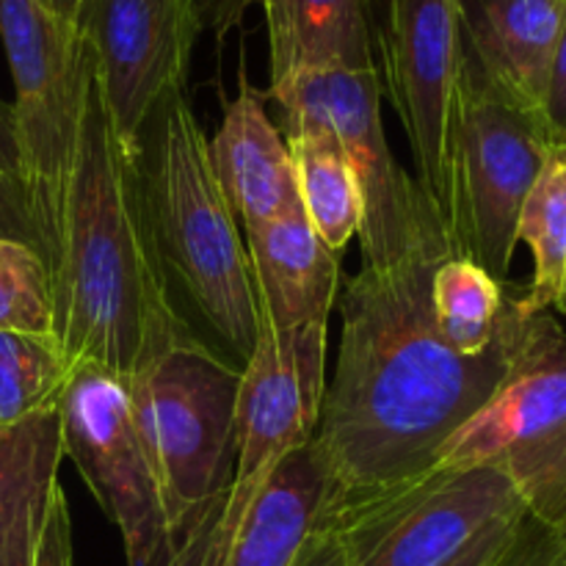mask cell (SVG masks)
<instances>
[{"mask_svg": "<svg viewBox=\"0 0 566 566\" xmlns=\"http://www.w3.org/2000/svg\"><path fill=\"white\" fill-rule=\"evenodd\" d=\"M440 263L359 265L343 287L340 348L313 437L335 495L329 525L346 509L434 468L448 437L490 401L512 368L525 321L517 298L486 352H457L431 318L429 287Z\"/></svg>", "mask_w": 566, "mask_h": 566, "instance_id": "6da1fadb", "label": "cell"}, {"mask_svg": "<svg viewBox=\"0 0 566 566\" xmlns=\"http://www.w3.org/2000/svg\"><path fill=\"white\" fill-rule=\"evenodd\" d=\"M136 158L111 130L92 83L53 265V335L70 368L99 365L125 385L197 337L171 304Z\"/></svg>", "mask_w": 566, "mask_h": 566, "instance_id": "7a4b0ae2", "label": "cell"}, {"mask_svg": "<svg viewBox=\"0 0 566 566\" xmlns=\"http://www.w3.org/2000/svg\"><path fill=\"white\" fill-rule=\"evenodd\" d=\"M149 235L166 276L243 365L260 337V302L247 241L208 158V136L186 92L155 108L138 144Z\"/></svg>", "mask_w": 566, "mask_h": 566, "instance_id": "3957f363", "label": "cell"}, {"mask_svg": "<svg viewBox=\"0 0 566 566\" xmlns=\"http://www.w3.org/2000/svg\"><path fill=\"white\" fill-rule=\"evenodd\" d=\"M263 97L274 99L285 130L324 127L352 160L365 205L357 235L365 269L387 271L409 260L440 263L451 258V241L434 205L387 144L376 66L298 70L271 83Z\"/></svg>", "mask_w": 566, "mask_h": 566, "instance_id": "277c9868", "label": "cell"}, {"mask_svg": "<svg viewBox=\"0 0 566 566\" xmlns=\"http://www.w3.org/2000/svg\"><path fill=\"white\" fill-rule=\"evenodd\" d=\"M241 365L197 337L127 381L169 536H180L235 479V407Z\"/></svg>", "mask_w": 566, "mask_h": 566, "instance_id": "5b68a950", "label": "cell"}, {"mask_svg": "<svg viewBox=\"0 0 566 566\" xmlns=\"http://www.w3.org/2000/svg\"><path fill=\"white\" fill-rule=\"evenodd\" d=\"M0 39L14 81L9 108L17 171L48 238L53 274L94 55L81 28L61 20L42 0H0Z\"/></svg>", "mask_w": 566, "mask_h": 566, "instance_id": "8992f818", "label": "cell"}, {"mask_svg": "<svg viewBox=\"0 0 566 566\" xmlns=\"http://www.w3.org/2000/svg\"><path fill=\"white\" fill-rule=\"evenodd\" d=\"M440 468L501 470L534 517L566 525V329L525 315L512 368L437 453Z\"/></svg>", "mask_w": 566, "mask_h": 566, "instance_id": "52a82bcc", "label": "cell"}, {"mask_svg": "<svg viewBox=\"0 0 566 566\" xmlns=\"http://www.w3.org/2000/svg\"><path fill=\"white\" fill-rule=\"evenodd\" d=\"M551 138L542 119L503 97L464 55L451 130V216L457 258L506 282L523 205L545 166Z\"/></svg>", "mask_w": 566, "mask_h": 566, "instance_id": "ba28073f", "label": "cell"}, {"mask_svg": "<svg viewBox=\"0 0 566 566\" xmlns=\"http://www.w3.org/2000/svg\"><path fill=\"white\" fill-rule=\"evenodd\" d=\"M528 512L517 486L492 468H440L332 520L346 566H446L481 531Z\"/></svg>", "mask_w": 566, "mask_h": 566, "instance_id": "9c48e42d", "label": "cell"}, {"mask_svg": "<svg viewBox=\"0 0 566 566\" xmlns=\"http://www.w3.org/2000/svg\"><path fill=\"white\" fill-rule=\"evenodd\" d=\"M387 92L418 166V186L448 232L451 130L462 72L459 0H385L374 25Z\"/></svg>", "mask_w": 566, "mask_h": 566, "instance_id": "30bf717a", "label": "cell"}, {"mask_svg": "<svg viewBox=\"0 0 566 566\" xmlns=\"http://www.w3.org/2000/svg\"><path fill=\"white\" fill-rule=\"evenodd\" d=\"M59 415L64 457L119 528L127 566H147L169 528L127 385L99 365H75Z\"/></svg>", "mask_w": 566, "mask_h": 566, "instance_id": "8fae6325", "label": "cell"}, {"mask_svg": "<svg viewBox=\"0 0 566 566\" xmlns=\"http://www.w3.org/2000/svg\"><path fill=\"white\" fill-rule=\"evenodd\" d=\"M77 28L92 48L94 86L111 130L138 155L155 108L186 92L205 28L202 0H83Z\"/></svg>", "mask_w": 566, "mask_h": 566, "instance_id": "7c38bea8", "label": "cell"}, {"mask_svg": "<svg viewBox=\"0 0 566 566\" xmlns=\"http://www.w3.org/2000/svg\"><path fill=\"white\" fill-rule=\"evenodd\" d=\"M326 346L329 324H260L238 385L232 495L252 501L282 459L313 442L326 396Z\"/></svg>", "mask_w": 566, "mask_h": 566, "instance_id": "4fadbf2b", "label": "cell"}, {"mask_svg": "<svg viewBox=\"0 0 566 566\" xmlns=\"http://www.w3.org/2000/svg\"><path fill=\"white\" fill-rule=\"evenodd\" d=\"M249 3L263 6L271 83L298 70L376 66L368 0H202L205 25L224 36Z\"/></svg>", "mask_w": 566, "mask_h": 566, "instance_id": "5bb4252c", "label": "cell"}, {"mask_svg": "<svg viewBox=\"0 0 566 566\" xmlns=\"http://www.w3.org/2000/svg\"><path fill=\"white\" fill-rule=\"evenodd\" d=\"M462 48L512 103L542 119L566 0H459Z\"/></svg>", "mask_w": 566, "mask_h": 566, "instance_id": "9a60e30c", "label": "cell"}, {"mask_svg": "<svg viewBox=\"0 0 566 566\" xmlns=\"http://www.w3.org/2000/svg\"><path fill=\"white\" fill-rule=\"evenodd\" d=\"M243 241L252 263L260 324L274 329L329 324L340 291V254L326 249L302 202H293L269 224L243 230Z\"/></svg>", "mask_w": 566, "mask_h": 566, "instance_id": "2e32d148", "label": "cell"}, {"mask_svg": "<svg viewBox=\"0 0 566 566\" xmlns=\"http://www.w3.org/2000/svg\"><path fill=\"white\" fill-rule=\"evenodd\" d=\"M208 158L243 230L269 224L298 202L291 149L247 75H241L238 97L224 103L216 136L208 138Z\"/></svg>", "mask_w": 566, "mask_h": 566, "instance_id": "e0dca14e", "label": "cell"}, {"mask_svg": "<svg viewBox=\"0 0 566 566\" xmlns=\"http://www.w3.org/2000/svg\"><path fill=\"white\" fill-rule=\"evenodd\" d=\"M298 202L326 249L340 254L363 230L365 205L357 171L329 130L302 125L285 130Z\"/></svg>", "mask_w": 566, "mask_h": 566, "instance_id": "ac0fdd59", "label": "cell"}, {"mask_svg": "<svg viewBox=\"0 0 566 566\" xmlns=\"http://www.w3.org/2000/svg\"><path fill=\"white\" fill-rule=\"evenodd\" d=\"M517 243L531 249L534 276L523 298L525 315L558 307L566 280V144H551L517 224Z\"/></svg>", "mask_w": 566, "mask_h": 566, "instance_id": "d6986e66", "label": "cell"}, {"mask_svg": "<svg viewBox=\"0 0 566 566\" xmlns=\"http://www.w3.org/2000/svg\"><path fill=\"white\" fill-rule=\"evenodd\" d=\"M429 298L437 332L462 354L486 352L501 335L512 304L503 293V282L486 274L473 260L457 254L434 269Z\"/></svg>", "mask_w": 566, "mask_h": 566, "instance_id": "ffe728a7", "label": "cell"}, {"mask_svg": "<svg viewBox=\"0 0 566 566\" xmlns=\"http://www.w3.org/2000/svg\"><path fill=\"white\" fill-rule=\"evenodd\" d=\"M70 374L55 335L0 329V429L59 409Z\"/></svg>", "mask_w": 566, "mask_h": 566, "instance_id": "44dd1931", "label": "cell"}, {"mask_svg": "<svg viewBox=\"0 0 566 566\" xmlns=\"http://www.w3.org/2000/svg\"><path fill=\"white\" fill-rule=\"evenodd\" d=\"M53 274L36 249L0 238V329L53 335Z\"/></svg>", "mask_w": 566, "mask_h": 566, "instance_id": "7402d4cb", "label": "cell"}, {"mask_svg": "<svg viewBox=\"0 0 566 566\" xmlns=\"http://www.w3.org/2000/svg\"><path fill=\"white\" fill-rule=\"evenodd\" d=\"M492 566H566V536L525 512Z\"/></svg>", "mask_w": 566, "mask_h": 566, "instance_id": "603a6c76", "label": "cell"}, {"mask_svg": "<svg viewBox=\"0 0 566 566\" xmlns=\"http://www.w3.org/2000/svg\"><path fill=\"white\" fill-rule=\"evenodd\" d=\"M0 238L36 249L50 265L48 238H44L42 227H39L25 186H22V180L14 171L6 169H0Z\"/></svg>", "mask_w": 566, "mask_h": 566, "instance_id": "cb8c5ba5", "label": "cell"}, {"mask_svg": "<svg viewBox=\"0 0 566 566\" xmlns=\"http://www.w3.org/2000/svg\"><path fill=\"white\" fill-rule=\"evenodd\" d=\"M31 566H72V523L61 486L53 492Z\"/></svg>", "mask_w": 566, "mask_h": 566, "instance_id": "d4e9b609", "label": "cell"}, {"mask_svg": "<svg viewBox=\"0 0 566 566\" xmlns=\"http://www.w3.org/2000/svg\"><path fill=\"white\" fill-rule=\"evenodd\" d=\"M542 127L551 144H566V17L553 53L551 75H547L545 103H542Z\"/></svg>", "mask_w": 566, "mask_h": 566, "instance_id": "484cf974", "label": "cell"}, {"mask_svg": "<svg viewBox=\"0 0 566 566\" xmlns=\"http://www.w3.org/2000/svg\"><path fill=\"white\" fill-rule=\"evenodd\" d=\"M523 514L525 512L512 514V517H503V520H497V523H492L490 528L481 531V534L475 536V539L470 542V545L464 547V551L459 553L453 562H448L446 566H492V562L501 556L503 545L509 542L514 525H517V520L523 517Z\"/></svg>", "mask_w": 566, "mask_h": 566, "instance_id": "4316f807", "label": "cell"}, {"mask_svg": "<svg viewBox=\"0 0 566 566\" xmlns=\"http://www.w3.org/2000/svg\"><path fill=\"white\" fill-rule=\"evenodd\" d=\"M293 566H346V551L335 531H318Z\"/></svg>", "mask_w": 566, "mask_h": 566, "instance_id": "83f0119b", "label": "cell"}, {"mask_svg": "<svg viewBox=\"0 0 566 566\" xmlns=\"http://www.w3.org/2000/svg\"><path fill=\"white\" fill-rule=\"evenodd\" d=\"M42 3L48 6L53 14H59L61 20L75 22V25H77V17H81V9H83V0H42Z\"/></svg>", "mask_w": 566, "mask_h": 566, "instance_id": "f1b7e54d", "label": "cell"}, {"mask_svg": "<svg viewBox=\"0 0 566 566\" xmlns=\"http://www.w3.org/2000/svg\"><path fill=\"white\" fill-rule=\"evenodd\" d=\"M0 169L14 171L20 177V171H17V147L9 133H0Z\"/></svg>", "mask_w": 566, "mask_h": 566, "instance_id": "f546056e", "label": "cell"}, {"mask_svg": "<svg viewBox=\"0 0 566 566\" xmlns=\"http://www.w3.org/2000/svg\"><path fill=\"white\" fill-rule=\"evenodd\" d=\"M0 133H9L11 136V108L3 103V99H0Z\"/></svg>", "mask_w": 566, "mask_h": 566, "instance_id": "4dcf8cb0", "label": "cell"}, {"mask_svg": "<svg viewBox=\"0 0 566 566\" xmlns=\"http://www.w3.org/2000/svg\"><path fill=\"white\" fill-rule=\"evenodd\" d=\"M558 313H564L566 315V280H564V293H562V302H558Z\"/></svg>", "mask_w": 566, "mask_h": 566, "instance_id": "1f68e13d", "label": "cell"}, {"mask_svg": "<svg viewBox=\"0 0 566 566\" xmlns=\"http://www.w3.org/2000/svg\"><path fill=\"white\" fill-rule=\"evenodd\" d=\"M562 534H564V536H566V525H564V528H562Z\"/></svg>", "mask_w": 566, "mask_h": 566, "instance_id": "d6a6232c", "label": "cell"}]
</instances>
